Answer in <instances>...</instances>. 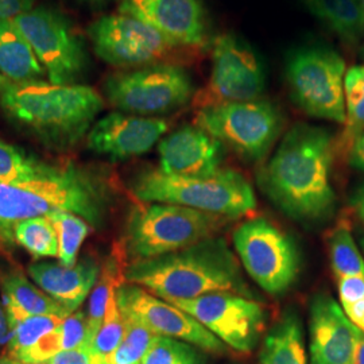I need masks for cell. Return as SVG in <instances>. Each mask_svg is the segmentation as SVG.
Returning <instances> with one entry per match:
<instances>
[{"label": "cell", "mask_w": 364, "mask_h": 364, "mask_svg": "<svg viewBox=\"0 0 364 364\" xmlns=\"http://www.w3.org/2000/svg\"><path fill=\"white\" fill-rule=\"evenodd\" d=\"M306 9L346 46L355 48L364 37V7L360 0H302Z\"/></svg>", "instance_id": "cell-23"}, {"label": "cell", "mask_w": 364, "mask_h": 364, "mask_svg": "<svg viewBox=\"0 0 364 364\" xmlns=\"http://www.w3.org/2000/svg\"><path fill=\"white\" fill-rule=\"evenodd\" d=\"M109 188L102 176L77 165H64L22 182H0V239L14 242V228L21 221L49 218L64 210L92 227L105 223L109 208Z\"/></svg>", "instance_id": "cell-4"}, {"label": "cell", "mask_w": 364, "mask_h": 364, "mask_svg": "<svg viewBox=\"0 0 364 364\" xmlns=\"http://www.w3.org/2000/svg\"><path fill=\"white\" fill-rule=\"evenodd\" d=\"M142 364H207V359L189 343L156 336L144 353Z\"/></svg>", "instance_id": "cell-32"}, {"label": "cell", "mask_w": 364, "mask_h": 364, "mask_svg": "<svg viewBox=\"0 0 364 364\" xmlns=\"http://www.w3.org/2000/svg\"><path fill=\"white\" fill-rule=\"evenodd\" d=\"M131 192L142 203L181 205L224 219H236L257 208L251 183L234 169H220L205 177H180L159 169L144 170L131 182Z\"/></svg>", "instance_id": "cell-5"}, {"label": "cell", "mask_w": 364, "mask_h": 364, "mask_svg": "<svg viewBox=\"0 0 364 364\" xmlns=\"http://www.w3.org/2000/svg\"><path fill=\"white\" fill-rule=\"evenodd\" d=\"M13 335V326L6 311V306L0 301V348L9 343Z\"/></svg>", "instance_id": "cell-41"}, {"label": "cell", "mask_w": 364, "mask_h": 364, "mask_svg": "<svg viewBox=\"0 0 364 364\" xmlns=\"http://www.w3.org/2000/svg\"><path fill=\"white\" fill-rule=\"evenodd\" d=\"M362 3H363V7H364V0H362Z\"/></svg>", "instance_id": "cell-48"}, {"label": "cell", "mask_w": 364, "mask_h": 364, "mask_svg": "<svg viewBox=\"0 0 364 364\" xmlns=\"http://www.w3.org/2000/svg\"><path fill=\"white\" fill-rule=\"evenodd\" d=\"M0 73L11 82L39 81L46 73L14 21L0 19Z\"/></svg>", "instance_id": "cell-21"}, {"label": "cell", "mask_w": 364, "mask_h": 364, "mask_svg": "<svg viewBox=\"0 0 364 364\" xmlns=\"http://www.w3.org/2000/svg\"><path fill=\"white\" fill-rule=\"evenodd\" d=\"M209 90L212 103L258 100L266 90V68L247 41L223 34L215 41Z\"/></svg>", "instance_id": "cell-15"}, {"label": "cell", "mask_w": 364, "mask_h": 364, "mask_svg": "<svg viewBox=\"0 0 364 364\" xmlns=\"http://www.w3.org/2000/svg\"><path fill=\"white\" fill-rule=\"evenodd\" d=\"M119 13L154 27L173 46H201L208 34L201 0H122Z\"/></svg>", "instance_id": "cell-17"}, {"label": "cell", "mask_w": 364, "mask_h": 364, "mask_svg": "<svg viewBox=\"0 0 364 364\" xmlns=\"http://www.w3.org/2000/svg\"><path fill=\"white\" fill-rule=\"evenodd\" d=\"M225 221L181 205L147 203L131 210L120 250L130 262L153 259L215 236Z\"/></svg>", "instance_id": "cell-6"}, {"label": "cell", "mask_w": 364, "mask_h": 364, "mask_svg": "<svg viewBox=\"0 0 364 364\" xmlns=\"http://www.w3.org/2000/svg\"><path fill=\"white\" fill-rule=\"evenodd\" d=\"M234 246L245 270L264 291L278 296L296 282L299 248L273 221L254 218L242 223L235 230Z\"/></svg>", "instance_id": "cell-10"}, {"label": "cell", "mask_w": 364, "mask_h": 364, "mask_svg": "<svg viewBox=\"0 0 364 364\" xmlns=\"http://www.w3.org/2000/svg\"><path fill=\"white\" fill-rule=\"evenodd\" d=\"M332 156L331 135L321 127L299 123L287 131L262 171L263 191L293 220H326L336 204Z\"/></svg>", "instance_id": "cell-1"}, {"label": "cell", "mask_w": 364, "mask_h": 364, "mask_svg": "<svg viewBox=\"0 0 364 364\" xmlns=\"http://www.w3.org/2000/svg\"><path fill=\"white\" fill-rule=\"evenodd\" d=\"M27 272L42 291L73 313L91 294L102 269L97 260L84 258L72 267L54 262H36Z\"/></svg>", "instance_id": "cell-20"}, {"label": "cell", "mask_w": 364, "mask_h": 364, "mask_svg": "<svg viewBox=\"0 0 364 364\" xmlns=\"http://www.w3.org/2000/svg\"><path fill=\"white\" fill-rule=\"evenodd\" d=\"M346 61L323 43L291 49L285 61V77L293 102L309 117L346 123Z\"/></svg>", "instance_id": "cell-7"}, {"label": "cell", "mask_w": 364, "mask_h": 364, "mask_svg": "<svg viewBox=\"0 0 364 364\" xmlns=\"http://www.w3.org/2000/svg\"><path fill=\"white\" fill-rule=\"evenodd\" d=\"M196 124L248 162H259L281 135L284 117L267 100L208 103Z\"/></svg>", "instance_id": "cell-8"}, {"label": "cell", "mask_w": 364, "mask_h": 364, "mask_svg": "<svg viewBox=\"0 0 364 364\" xmlns=\"http://www.w3.org/2000/svg\"><path fill=\"white\" fill-rule=\"evenodd\" d=\"M343 311L347 314L353 326H358L362 332H364V299L355 302L351 305L343 306Z\"/></svg>", "instance_id": "cell-40"}, {"label": "cell", "mask_w": 364, "mask_h": 364, "mask_svg": "<svg viewBox=\"0 0 364 364\" xmlns=\"http://www.w3.org/2000/svg\"><path fill=\"white\" fill-rule=\"evenodd\" d=\"M352 208L359 218V220L364 224V185L360 186L352 197Z\"/></svg>", "instance_id": "cell-42"}, {"label": "cell", "mask_w": 364, "mask_h": 364, "mask_svg": "<svg viewBox=\"0 0 364 364\" xmlns=\"http://www.w3.org/2000/svg\"><path fill=\"white\" fill-rule=\"evenodd\" d=\"M58 235V259L66 267L77 263L78 251L91 232V224L70 212H55L49 216Z\"/></svg>", "instance_id": "cell-30"}, {"label": "cell", "mask_w": 364, "mask_h": 364, "mask_svg": "<svg viewBox=\"0 0 364 364\" xmlns=\"http://www.w3.org/2000/svg\"><path fill=\"white\" fill-rule=\"evenodd\" d=\"M57 168L23 149L0 141V182H22L45 176Z\"/></svg>", "instance_id": "cell-27"}, {"label": "cell", "mask_w": 364, "mask_h": 364, "mask_svg": "<svg viewBox=\"0 0 364 364\" xmlns=\"http://www.w3.org/2000/svg\"><path fill=\"white\" fill-rule=\"evenodd\" d=\"M7 81H9V80H7V78L3 77V76H1V73H0V90L3 88V85H4Z\"/></svg>", "instance_id": "cell-46"}, {"label": "cell", "mask_w": 364, "mask_h": 364, "mask_svg": "<svg viewBox=\"0 0 364 364\" xmlns=\"http://www.w3.org/2000/svg\"><path fill=\"white\" fill-rule=\"evenodd\" d=\"M0 107L14 124L43 146L65 151L88 135L105 100L87 85L7 81L0 90Z\"/></svg>", "instance_id": "cell-2"}, {"label": "cell", "mask_w": 364, "mask_h": 364, "mask_svg": "<svg viewBox=\"0 0 364 364\" xmlns=\"http://www.w3.org/2000/svg\"><path fill=\"white\" fill-rule=\"evenodd\" d=\"M117 301L123 316L139 321L156 336L177 338L212 353L225 352L227 346L191 314L150 294L139 285L122 284L117 287Z\"/></svg>", "instance_id": "cell-14"}, {"label": "cell", "mask_w": 364, "mask_h": 364, "mask_svg": "<svg viewBox=\"0 0 364 364\" xmlns=\"http://www.w3.org/2000/svg\"><path fill=\"white\" fill-rule=\"evenodd\" d=\"M14 242L34 258L58 257V235L50 218L21 221L14 228Z\"/></svg>", "instance_id": "cell-26"}, {"label": "cell", "mask_w": 364, "mask_h": 364, "mask_svg": "<svg viewBox=\"0 0 364 364\" xmlns=\"http://www.w3.org/2000/svg\"><path fill=\"white\" fill-rule=\"evenodd\" d=\"M346 99V130L343 147H351L364 130V66H352L344 78Z\"/></svg>", "instance_id": "cell-28"}, {"label": "cell", "mask_w": 364, "mask_h": 364, "mask_svg": "<svg viewBox=\"0 0 364 364\" xmlns=\"http://www.w3.org/2000/svg\"><path fill=\"white\" fill-rule=\"evenodd\" d=\"M124 317L126 323V333L122 343L119 344L115 352L108 356L105 364H142L144 353L149 350L151 341L154 340V335L147 326L141 324L139 321Z\"/></svg>", "instance_id": "cell-34"}, {"label": "cell", "mask_w": 364, "mask_h": 364, "mask_svg": "<svg viewBox=\"0 0 364 364\" xmlns=\"http://www.w3.org/2000/svg\"><path fill=\"white\" fill-rule=\"evenodd\" d=\"M169 304L191 314L225 346L242 353L252 351L266 324L259 302L230 291H215Z\"/></svg>", "instance_id": "cell-12"}, {"label": "cell", "mask_w": 364, "mask_h": 364, "mask_svg": "<svg viewBox=\"0 0 364 364\" xmlns=\"http://www.w3.org/2000/svg\"><path fill=\"white\" fill-rule=\"evenodd\" d=\"M0 364H25L23 362H21V360H18V359H15V358H11V356H9V355H3V356H0Z\"/></svg>", "instance_id": "cell-44"}, {"label": "cell", "mask_w": 364, "mask_h": 364, "mask_svg": "<svg viewBox=\"0 0 364 364\" xmlns=\"http://www.w3.org/2000/svg\"><path fill=\"white\" fill-rule=\"evenodd\" d=\"M350 164L355 169L364 170V130L350 147Z\"/></svg>", "instance_id": "cell-39"}, {"label": "cell", "mask_w": 364, "mask_h": 364, "mask_svg": "<svg viewBox=\"0 0 364 364\" xmlns=\"http://www.w3.org/2000/svg\"><path fill=\"white\" fill-rule=\"evenodd\" d=\"M360 1H362V0H360Z\"/></svg>", "instance_id": "cell-49"}, {"label": "cell", "mask_w": 364, "mask_h": 364, "mask_svg": "<svg viewBox=\"0 0 364 364\" xmlns=\"http://www.w3.org/2000/svg\"><path fill=\"white\" fill-rule=\"evenodd\" d=\"M124 279L146 287L166 302L215 291L255 297L234 252L224 239L216 236L168 255L131 262L126 266Z\"/></svg>", "instance_id": "cell-3"}, {"label": "cell", "mask_w": 364, "mask_h": 364, "mask_svg": "<svg viewBox=\"0 0 364 364\" xmlns=\"http://www.w3.org/2000/svg\"><path fill=\"white\" fill-rule=\"evenodd\" d=\"M329 258L333 273L338 278L363 277L364 258L353 240L351 228L346 221H340L329 236Z\"/></svg>", "instance_id": "cell-29"}, {"label": "cell", "mask_w": 364, "mask_h": 364, "mask_svg": "<svg viewBox=\"0 0 364 364\" xmlns=\"http://www.w3.org/2000/svg\"><path fill=\"white\" fill-rule=\"evenodd\" d=\"M14 22L31 45L50 82L75 85L84 77L90 64L87 48L63 14L48 7H33Z\"/></svg>", "instance_id": "cell-11"}, {"label": "cell", "mask_w": 364, "mask_h": 364, "mask_svg": "<svg viewBox=\"0 0 364 364\" xmlns=\"http://www.w3.org/2000/svg\"><path fill=\"white\" fill-rule=\"evenodd\" d=\"M87 3H93V4H103V3H108V1H112V0H84Z\"/></svg>", "instance_id": "cell-45"}, {"label": "cell", "mask_w": 364, "mask_h": 364, "mask_svg": "<svg viewBox=\"0 0 364 364\" xmlns=\"http://www.w3.org/2000/svg\"><path fill=\"white\" fill-rule=\"evenodd\" d=\"M358 332L338 302L318 293L311 304V364L355 363Z\"/></svg>", "instance_id": "cell-18"}, {"label": "cell", "mask_w": 364, "mask_h": 364, "mask_svg": "<svg viewBox=\"0 0 364 364\" xmlns=\"http://www.w3.org/2000/svg\"><path fill=\"white\" fill-rule=\"evenodd\" d=\"M1 291L6 299V311L11 324L27 317L39 314H54L66 317L70 313L63 305L49 297L39 287H34L22 274L13 273L1 279Z\"/></svg>", "instance_id": "cell-24"}, {"label": "cell", "mask_w": 364, "mask_h": 364, "mask_svg": "<svg viewBox=\"0 0 364 364\" xmlns=\"http://www.w3.org/2000/svg\"><path fill=\"white\" fill-rule=\"evenodd\" d=\"M88 37L100 60L129 69L156 64L173 48L154 27L126 14L99 18L88 27Z\"/></svg>", "instance_id": "cell-13"}, {"label": "cell", "mask_w": 364, "mask_h": 364, "mask_svg": "<svg viewBox=\"0 0 364 364\" xmlns=\"http://www.w3.org/2000/svg\"><path fill=\"white\" fill-rule=\"evenodd\" d=\"M43 364H99L88 348H77L57 353L49 362Z\"/></svg>", "instance_id": "cell-37"}, {"label": "cell", "mask_w": 364, "mask_h": 364, "mask_svg": "<svg viewBox=\"0 0 364 364\" xmlns=\"http://www.w3.org/2000/svg\"><path fill=\"white\" fill-rule=\"evenodd\" d=\"M364 364V332L359 329L358 332V344L355 351V363Z\"/></svg>", "instance_id": "cell-43"}, {"label": "cell", "mask_w": 364, "mask_h": 364, "mask_svg": "<svg viewBox=\"0 0 364 364\" xmlns=\"http://www.w3.org/2000/svg\"><path fill=\"white\" fill-rule=\"evenodd\" d=\"M362 248H363V252H364V236H363V239H362Z\"/></svg>", "instance_id": "cell-47"}, {"label": "cell", "mask_w": 364, "mask_h": 364, "mask_svg": "<svg viewBox=\"0 0 364 364\" xmlns=\"http://www.w3.org/2000/svg\"><path fill=\"white\" fill-rule=\"evenodd\" d=\"M65 317L54 314L27 316L13 323V335L6 344V355L18 359L39 340L57 329Z\"/></svg>", "instance_id": "cell-31"}, {"label": "cell", "mask_w": 364, "mask_h": 364, "mask_svg": "<svg viewBox=\"0 0 364 364\" xmlns=\"http://www.w3.org/2000/svg\"><path fill=\"white\" fill-rule=\"evenodd\" d=\"M259 364H308L302 323L294 309H287L266 335Z\"/></svg>", "instance_id": "cell-22"}, {"label": "cell", "mask_w": 364, "mask_h": 364, "mask_svg": "<svg viewBox=\"0 0 364 364\" xmlns=\"http://www.w3.org/2000/svg\"><path fill=\"white\" fill-rule=\"evenodd\" d=\"M338 297L343 306L351 305L364 299L363 277H343L338 278Z\"/></svg>", "instance_id": "cell-36"}, {"label": "cell", "mask_w": 364, "mask_h": 364, "mask_svg": "<svg viewBox=\"0 0 364 364\" xmlns=\"http://www.w3.org/2000/svg\"><path fill=\"white\" fill-rule=\"evenodd\" d=\"M103 92L120 112L149 117L180 109L189 103L195 88L181 66L151 64L108 76Z\"/></svg>", "instance_id": "cell-9"}, {"label": "cell", "mask_w": 364, "mask_h": 364, "mask_svg": "<svg viewBox=\"0 0 364 364\" xmlns=\"http://www.w3.org/2000/svg\"><path fill=\"white\" fill-rule=\"evenodd\" d=\"M63 351L88 348V323L87 314L76 311L66 316L58 326Z\"/></svg>", "instance_id": "cell-35"}, {"label": "cell", "mask_w": 364, "mask_h": 364, "mask_svg": "<svg viewBox=\"0 0 364 364\" xmlns=\"http://www.w3.org/2000/svg\"><path fill=\"white\" fill-rule=\"evenodd\" d=\"M100 364H103V363H100Z\"/></svg>", "instance_id": "cell-50"}, {"label": "cell", "mask_w": 364, "mask_h": 364, "mask_svg": "<svg viewBox=\"0 0 364 364\" xmlns=\"http://www.w3.org/2000/svg\"><path fill=\"white\" fill-rule=\"evenodd\" d=\"M126 259L120 247L114 251V254L105 260V266L100 272L99 279L92 289L88 309H87V323H88V347L92 338L105 321V313L109 304V299L115 294L117 287L124 284V270L123 260Z\"/></svg>", "instance_id": "cell-25"}, {"label": "cell", "mask_w": 364, "mask_h": 364, "mask_svg": "<svg viewBox=\"0 0 364 364\" xmlns=\"http://www.w3.org/2000/svg\"><path fill=\"white\" fill-rule=\"evenodd\" d=\"M124 333L126 323L123 314L119 309L115 291L112 299H109L105 321L96 332L95 338H92L88 350L99 362H105V359L111 356L119 347V344L124 338Z\"/></svg>", "instance_id": "cell-33"}, {"label": "cell", "mask_w": 364, "mask_h": 364, "mask_svg": "<svg viewBox=\"0 0 364 364\" xmlns=\"http://www.w3.org/2000/svg\"><path fill=\"white\" fill-rule=\"evenodd\" d=\"M158 154V169L166 174L205 177L221 169L224 146L197 124H186L159 141Z\"/></svg>", "instance_id": "cell-19"}, {"label": "cell", "mask_w": 364, "mask_h": 364, "mask_svg": "<svg viewBox=\"0 0 364 364\" xmlns=\"http://www.w3.org/2000/svg\"><path fill=\"white\" fill-rule=\"evenodd\" d=\"M36 0H0V19L14 21L34 7Z\"/></svg>", "instance_id": "cell-38"}, {"label": "cell", "mask_w": 364, "mask_h": 364, "mask_svg": "<svg viewBox=\"0 0 364 364\" xmlns=\"http://www.w3.org/2000/svg\"><path fill=\"white\" fill-rule=\"evenodd\" d=\"M168 129L164 119L117 111L95 122L87 135V146L96 156L124 161L149 153Z\"/></svg>", "instance_id": "cell-16"}]
</instances>
